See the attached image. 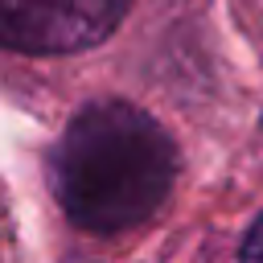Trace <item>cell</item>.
Listing matches in <instances>:
<instances>
[{
  "label": "cell",
  "instance_id": "3957f363",
  "mask_svg": "<svg viewBox=\"0 0 263 263\" xmlns=\"http://www.w3.org/2000/svg\"><path fill=\"white\" fill-rule=\"evenodd\" d=\"M238 263H263V210L251 218V226L238 242Z\"/></svg>",
  "mask_w": 263,
  "mask_h": 263
},
{
  "label": "cell",
  "instance_id": "7a4b0ae2",
  "mask_svg": "<svg viewBox=\"0 0 263 263\" xmlns=\"http://www.w3.org/2000/svg\"><path fill=\"white\" fill-rule=\"evenodd\" d=\"M136 0H0V41L25 58H66L103 45Z\"/></svg>",
  "mask_w": 263,
  "mask_h": 263
},
{
  "label": "cell",
  "instance_id": "6da1fadb",
  "mask_svg": "<svg viewBox=\"0 0 263 263\" xmlns=\"http://www.w3.org/2000/svg\"><path fill=\"white\" fill-rule=\"evenodd\" d=\"M181 177L173 132L132 99L82 103L58 132L45 181L62 218L95 238H115L152 222Z\"/></svg>",
  "mask_w": 263,
  "mask_h": 263
}]
</instances>
